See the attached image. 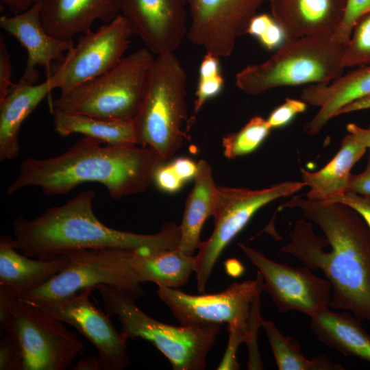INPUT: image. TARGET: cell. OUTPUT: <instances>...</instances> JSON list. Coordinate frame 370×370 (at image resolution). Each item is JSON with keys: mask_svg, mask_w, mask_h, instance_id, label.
Listing matches in <instances>:
<instances>
[{"mask_svg": "<svg viewBox=\"0 0 370 370\" xmlns=\"http://www.w3.org/2000/svg\"><path fill=\"white\" fill-rule=\"evenodd\" d=\"M283 208H299L298 219L281 253L321 270L332 286L330 306L370 321V228L349 206L295 197Z\"/></svg>", "mask_w": 370, "mask_h": 370, "instance_id": "obj_1", "label": "cell"}, {"mask_svg": "<svg viewBox=\"0 0 370 370\" xmlns=\"http://www.w3.org/2000/svg\"><path fill=\"white\" fill-rule=\"evenodd\" d=\"M102 143L84 136L58 156L27 158L8 186V195L38 186L45 195H61L83 183L97 182L118 199L146 190L158 169L166 162L149 147Z\"/></svg>", "mask_w": 370, "mask_h": 370, "instance_id": "obj_2", "label": "cell"}, {"mask_svg": "<svg viewBox=\"0 0 370 370\" xmlns=\"http://www.w3.org/2000/svg\"><path fill=\"white\" fill-rule=\"evenodd\" d=\"M95 192L86 190L63 205L47 208L40 216L16 218L14 245L25 256L51 260L66 253L88 249L121 248L147 251L177 248L180 225L164 223L152 234L111 228L101 222L92 208Z\"/></svg>", "mask_w": 370, "mask_h": 370, "instance_id": "obj_3", "label": "cell"}, {"mask_svg": "<svg viewBox=\"0 0 370 370\" xmlns=\"http://www.w3.org/2000/svg\"><path fill=\"white\" fill-rule=\"evenodd\" d=\"M187 76L174 53L157 55L133 119L137 145L149 147L167 161L182 145L188 121Z\"/></svg>", "mask_w": 370, "mask_h": 370, "instance_id": "obj_4", "label": "cell"}, {"mask_svg": "<svg viewBox=\"0 0 370 370\" xmlns=\"http://www.w3.org/2000/svg\"><path fill=\"white\" fill-rule=\"evenodd\" d=\"M95 288L107 314L118 317L121 332L127 339L151 343L175 370H204L207 356L221 330V324L175 326L160 322L144 312L129 293L108 284Z\"/></svg>", "mask_w": 370, "mask_h": 370, "instance_id": "obj_5", "label": "cell"}, {"mask_svg": "<svg viewBox=\"0 0 370 370\" xmlns=\"http://www.w3.org/2000/svg\"><path fill=\"white\" fill-rule=\"evenodd\" d=\"M345 46L328 36H305L286 41L267 61L245 67L236 86L256 95L284 86L328 84L343 75Z\"/></svg>", "mask_w": 370, "mask_h": 370, "instance_id": "obj_6", "label": "cell"}, {"mask_svg": "<svg viewBox=\"0 0 370 370\" xmlns=\"http://www.w3.org/2000/svg\"><path fill=\"white\" fill-rule=\"evenodd\" d=\"M154 58L149 49L141 48L108 71L60 93L51 102V109L109 120H133Z\"/></svg>", "mask_w": 370, "mask_h": 370, "instance_id": "obj_7", "label": "cell"}, {"mask_svg": "<svg viewBox=\"0 0 370 370\" xmlns=\"http://www.w3.org/2000/svg\"><path fill=\"white\" fill-rule=\"evenodd\" d=\"M134 251L105 248L66 253L69 263L64 269L19 299L35 304L57 301L99 284H108L140 298L144 290L132 265Z\"/></svg>", "mask_w": 370, "mask_h": 370, "instance_id": "obj_8", "label": "cell"}, {"mask_svg": "<svg viewBox=\"0 0 370 370\" xmlns=\"http://www.w3.org/2000/svg\"><path fill=\"white\" fill-rule=\"evenodd\" d=\"M63 322L21 299H13L1 330L16 338L22 355V370H65L84 344Z\"/></svg>", "mask_w": 370, "mask_h": 370, "instance_id": "obj_9", "label": "cell"}, {"mask_svg": "<svg viewBox=\"0 0 370 370\" xmlns=\"http://www.w3.org/2000/svg\"><path fill=\"white\" fill-rule=\"evenodd\" d=\"M305 186L303 181L284 182L259 190L217 186L214 228L195 256L198 291H205L221 254L259 209L275 199L294 195Z\"/></svg>", "mask_w": 370, "mask_h": 370, "instance_id": "obj_10", "label": "cell"}, {"mask_svg": "<svg viewBox=\"0 0 370 370\" xmlns=\"http://www.w3.org/2000/svg\"><path fill=\"white\" fill-rule=\"evenodd\" d=\"M159 298L182 325L227 323L247 327L251 303L263 289V278L258 271L255 280L233 282L224 291L193 295L173 288L157 285Z\"/></svg>", "mask_w": 370, "mask_h": 370, "instance_id": "obj_11", "label": "cell"}, {"mask_svg": "<svg viewBox=\"0 0 370 370\" xmlns=\"http://www.w3.org/2000/svg\"><path fill=\"white\" fill-rule=\"evenodd\" d=\"M132 35L121 14L96 31L82 34L51 75L56 88L67 92L114 68L124 58Z\"/></svg>", "mask_w": 370, "mask_h": 370, "instance_id": "obj_12", "label": "cell"}, {"mask_svg": "<svg viewBox=\"0 0 370 370\" xmlns=\"http://www.w3.org/2000/svg\"><path fill=\"white\" fill-rule=\"evenodd\" d=\"M238 245L262 275L263 290L281 312L296 310L310 317L328 308L332 298L328 280L314 275L307 267L280 264L245 244Z\"/></svg>", "mask_w": 370, "mask_h": 370, "instance_id": "obj_13", "label": "cell"}, {"mask_svg": "<svg viewBox=\"0 0 370 370\" xmlns=\"http://www.w3.org/2000/svg\"><path fill=\"white\" fill-rule=\"evenodd\" d=\"M190 15L187 37L206 53L229 57L236 40L247 34L264 0H185Z\"/></svg>", "mask_w": 370, "mask_h": 370, "instance_id": "obj_14", "label": "cell"}, {"mask_svg": "<svg viewBox=\"0 0 370 370\" xmlns=\"http://www.w3.org/2000/svg\"><path fill=\"white\" fill-rule=\"evenodd\" d=\"M93 288H86L57 301L29 304L70 324L91 342L99 352L102 370H123L130 364L127 339L114 327L109 315L90 300Z\"/></svg>", "mask_w": 370, "mask_h": 370, "instance_id": "obj_15", "label": "cell"}, {"mask_svg": "<svg viewBox=\"0 0 370 370\" xmlns=\"http://www.w3.org/2000/svg\"><path fill=\"white\" fill-rule=\"evenodd\" d=\"M132 34L153 54L174 53L187 36L185 0H119Z\"/></svg>", "mask_w": 370, "mask_h": 370, "instance_id": "obj_16", "label": "cell"}, {"mask_svg": "<svg viewBox=\"0 0 370 370\" xmlns=\"http://www.w3.org/2000/svg\"><path fill=\"white\" fill-rule=\"evenodd\" d=\"M41 1L23 12L0 17V27L14 36L27 52L21 79L32 84L39 78L38 66L44 67L47 78L49 77L52 63L61 62L75 46L73 39L58 38L45 30L40 19Z\"/></svg>", "mask_w": 370, "mask_h": 370, "instance_id": "obj_17", "label": "cell"}, {"mask_svg": "<svg viewBox=\"0 0 370 370\" xmlns=\"http://www.w3.org/2000/svg\"><path fill=\"white\" fill-rule=\"evenodd\" d=\"M66 255L51 260L33 259L19 254L10 236L0 237V313L8 311L10 302L42 286L68 264Z\"/></svg>", "mask_w": 370, "mask_h": 370, "instance_id": "obj_18", "label": "cell"}, {"mask_svg": "<svg viewBox=\"0 0 370 370\" xmlns=\"http://www.w3.org/2000/svg\"><path fill=\"white\" fill-rule=\"evenodd\" d=\"M285 41L305 36L332 37L338 27L347 0H267Z\"/></svg>", "mask_w": 370, "mask_h": 370, "instance_id": "obj_19", "label": "cell"}, {"mask_svg": "<svg viewBox=\"0 0 370 370\" xmlns=\"http://www.w3.org/2000/svg\"><path fill=\"white\" fill-rule=\"evenodd\" d=\"M119 13V0H42L40 19L51 36L69 40L90 31L95 21L108 23Z\"/></svg>", "mask_w": 370, "mask_h": 370, "instance_id": "obj_20", "label": "cell"}, {"mask_svg": "<svg viewBox=\"0 0 370 370\" xmlns=\"http://www.w3.org/2000/svg\"><path fill=\"white\" fill-rule=\"evenodd\" d=\"M370 95V64L361 66L328 84H310L300 98L306 103L320 108L304 126L308 135L318 134L326 123L345 106Z\"/></svg>", "mask_w": 370, "mask_h": 370, "instance_id": "obj_21", "label": "cell"}, {"mask_svg": "<svg viewBox=\"0 0 370 370\" xmlns=\"http://www.w3.org/2000/svg\"><path fill=\"white\" fill-rule=\"evenodd\" d=\"M51 75L38 84L19 79L0 101V160L16 158L20 153L18 136L23 122L53 89Z\"/></svg>", "mask_w": 370, "mask_h": 370, "instance_id": "obj_22", "label": "cell"}, {"mask_svg": "<svg viewBox=\"0 0 370 370\" xmlns=\"http://www.w3.org/2000/svg\"><path fill=\"white\" fill-rule=\"evenodd\" d=\"M194 186L185 204L180 228L178 248L188 256H193L202 241V227L214 215L217 205V186L214 183L210 164L205 160L197 162V172Z\"/></svg>", "mask_w": 370, "mask_h": 370, "instance_id": "obj_23", "label": "cell"}, {"mask_svg": "<svg viewBox=\"0 0 370 370\" xmlns=\"http://www.w3.org/2000/svg\"><path fill=\"white\" fill-rule=\"evenodd\" d=\"M367 149L348 133L335 156L325 166L315 172L301 169L303 182L310 187L307 199L328 201L347 192L351 170Z\"/></svg>", "mask_w": 370, "mask_h": 370, "instance_id": "obj_24", "label": "cell"}, {"mask_svg": "<svg viewBox=\"0 0 370 370\" xmlns=\"http://www.w3.org/2000/svg\"><path fill=\"white\" fill-rule=\"evenodd\" d=\"M310 318V330L324 345L344 355L356 356L370 362V336L361 328L357 318L329 308Z\"/></svg>", "mask_w": 370, "mask_h": 370, "instance_id": "obj_25", "label": "cell"}, {"mask_svg": "<svg viewBox=\"0 0 370 370\" xmlns=\"http://www.w3.org/2000/svg\"><path fill=\"white\" fill-rule=\"evenodd\" d=\"M132 265L140 282H152L169 288L184 286L195 272V257L178 247L147 251L135 250Z\"/></svg>", "mask_w": 370, "mask_h": 370, "instance_id": "obj_26", "label": "cell"}, {"mask_svg": "<svg viewBox=\"0 0 370 370\" xmlns=\"http://www.w3.org/2000/svg\"><path fill=\"white\" fill-rule=\"evenodd\" d=\"M54 130L61 136L82 134L109 145H137L133 120H109L51 110Z\"/></svg>", "mask_w": 370, "mask_h": 370, "instance_id": "obj_27", "label": "cell"}, {"mask_svg": "<svg viewBox=\"0 0 370 370\" xmlns=\"http://www.w3.org/2000/svg\"><path fill=\"white\" fill-rule=\"evenodd\" d=\"M263 327L280 370H344L345 368L321 354L312 359L302 354L300 345L296 340L284 336L275 323L269 320L262 321Z\"/></svg>", "mask_w": 370, "mask_h": 370, "instance_id": "obj_28", "label": "cell"}, {"mask_svg": "<svg viewBox=\"0 0 370 370\" xmlns=\"http://www.w3.org/2000/svg\"><path fill=\"white\" fill-rule=\"evenodd\" d=\"M271 128L267 119L256 116L238 132L223 138L224 156L234 159L255 151L269 135Z\"/></svg>", "mask_w": 370, "mask_h": 370, "instance_id": "obj_29", "label": "cell"}, {"mask_svg": "<svg viewBox=\"0 0 370 370\" xmlns=\"http://www.w3.org/2000/svg\"><path fill=\"white\" fill-rule=\"evenodd\" d=\"M220 57L206 53L199 70L197 88L195 93L193 114L187 121L186 134L194 123L195 118L208 99L216 97L221 91L224 79L220 71Z\"/></svg>", "mask_w": 370, "mask_h": 370, "instance_id": "obj_30", "label": "cell"}, {"mask_svg": "<svg viewBox=\"0 0 370 370\" xmlns=\"http://www.w3.org/2000/svg\"><path fill=\"white\" fill-rule=\"evenodd\" d=\"M344 68L370 64V12L356 22L342 59Z\"/></svg>", "mask_w": 370, "mask_h": 370, "instance_id": "obj_31", "label": "cell"}, {"mask_svg": "<svg viewBox=\"0 0 370 370\" xmlns=\"http://www.w3.org/2000/svg\"><path fill=\"white\" fill-rule=\"evenodd\" d=\"M247 34L258 38L262 45L269 49H273L284 40L281 27L273 16L267 14H256L251 21Z\"/></svg>", "mask_w": 370, "mask_h": 370, "instance_id": "obj_32", "label": "cell"}, {"mask_svg": "<svg viewBox=\"0 0 370 370\" xmlns=\"http://www.w3.org/2000/svg\"><path fill=\"white\" fill-rule=\"evenodd\" d=\"M370 12V0H347L342 21L331 38L345 47L358 19Z\"/></svg>", "mask_w": 370, "mask_h": 370, "instance_id": "obj_33", "label": "cell"}, {"mask_svg": "<svg viewBox=\"0 0 370 370\" xmlns=\"http://www.w3.org/2000/svg\"><path fill=\"white\" fill-rule=\"evenodd\" d=\"M263 289L258 291L253 300L247 323V339L249 359L248 369H262V365L258 349V331L262 326L263 319L260 314V295Z\"/></svg>", "mask_w": 370, "mask_h": 370, "instance_id": "obj_34", "label": "cell"}, {"mask_svg": "<svg viewBox=\"0 0 370 370\" xmlns=\"http://www.w3.org/2000/svg\"><path fill=\"white\" fill-rule=\"evenodd\" d=\"M22 369V355L16 338L3 332L0 340V370Z\"/></svg>", "mask_w": 370, "mask_h": 370, "instance_id": "obj_35", "label": "cell"}, {"mask_svg": "<svg viewBox=\"0 0 370 370\" xmlns=\"http://www.w3.org/2000/svg\"><path fill=\"white\" fill-rule=\"evenodd\" d=\"M306 103L301 99H286L285 101L272 111L267 119L270 127L277 128L288 123L295 116L304 112Z\"/></svg>", "mask_w": 370, "mask_h": 370, "instance_id": "obj_36", "label": "cell"}, {"mask_svg": "<svg viewBox=\"0 0 370 370\" xmlns=\"http://www.w3.org/2000/svg\"><path fill=\"white\" fill-rule=\"evenodd\" d=\"M328 201L346 204L358 212L370 228V196L345 192Z\"/></svg>", "mask_w": 370, "mask_h": 370, "instance_id": "obj_37", "label": "cell"}, {"mask_svg": "<svg viewBox=\"0 0 370 370\" xmlns=\"http://www.w3.org/2000/svg\"><path fill=\"white\" fill-rule=\"evenodd\" d=\"M12 66L10 56L5 44V37L0 34V101L14 85L11 81Z\"/></svg>", "mask_w": 370, "mask_h": 370, "instance_id": "obj_38", "label": "cell"}, {"mask_svg": "<svg viewBox=\"0 0 370 370\" xmlns=\"http://www.w3.org/2000/svg\"><path fill=\"white\" fill-rule=\"evenodd\" d=\"M153 182L160 190L167 193L179 190L184 184L174 171L171 164L166 163L156 171Z\"/></svg>", "mask_w": 370, "mask_h": 370, "instance_id": "obj_39", "label": "cell"}, {"mask_svg": "<svg viewBox=\"0 0 370 370\" xmlns=\"http://www.w3.org/2000/svg\"><path fill=\"white\" fill-rule=\"evenodd\" d=\"M347 192L370 196V148H369L368 151L367 164L365 170L358 175L351 174Z\"/></svg>", "mask_w": 370, "mask_h": 370, "instance_id": "obj_40", "label": "cell"}, {"mask_svg": "<svg viewBox=\"0 0 370 370\" xmlns=\"http://www.w3.org/2000/svg\"><path fill=\"white\" fill-rule=\"evenodd\" d=\"M171 164L183 182L194 178L197 172V163L188 158H177Z\"/></svg>", "mask_w": 370, "mask_h": 370, "instance_id": "obj_41", "label": "cell"}, {"mask_svg": "<svg viewBox=\"0 0 370 370\" xmlns=\"http://www.w3.org/2000/svg\"><path fill=\"white\" fill-rule=\"evenodd\" d=\"M40 0H0L1 5L6 7L12 13L18 14L23 12Z\"/></svg>", "mask_w": 370, "mask_h": 370, "instance_id": "obj_42", "label": "cell"}, {"mask_svg": "<svg viewBox=\"0 0 370 370\" xmlns=\"http://www.w3.org/2000/svg\"><path fill=\"white\" fill-rule=\"evenodd\" d=\"M347 130L359 143L367 148H370V126L368 128H363L354 123H349L347 125Z\"/></svg>", "mask_w": 370, "mask_h": 370, "instance_id": "obj_43", "label": "cell"}, {"mask_svg": "<svg viewBox=\"0 0 370 370\" xmlns=\"http://www.w3.org/2000/svg\"><path fill=\"white\" fill-rule=\"evenodd\" d=\"M369 108H370V95L345 106L338 111L337 116Z\"/></svg>", "mask_w": 370, "mask_h": 370, "instance_id": "obj_44", "label": "cell"}, {"mask_svg": "<svg viewBox=\"0 0 370 370\" xmlns=\"http://www.w3.org/2000/svg\"><path fill=\"white\" fill-rule=\"evenodd\" d=\"M75 370H102L99 357H86L79 360L73 367Z\"/></svg>", "mask_w": 370, "mask_h": 370, "instance_id": "obj_45", "label": "cell"}, {"mask_svg": "<svg viewBox=\"0 0 370 370\" xmlns=\"http://www.w3.org/2000/svg\"><path fill=\"white\" fill-rule=\"evenodd\" d=\"M225 265L227 273L234 277L239 276L244 270L241 262L235 259L227 260Z\"/></svg>", "mask_w": 370, "mask_h": 370, "instance_id": "obj_46", "label": "cell"}]
</instances>
